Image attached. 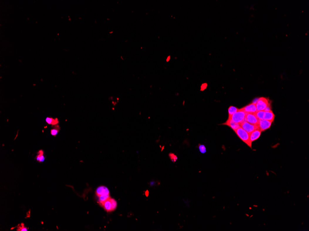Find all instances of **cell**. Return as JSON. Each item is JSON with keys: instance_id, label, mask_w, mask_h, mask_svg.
<instances>
[{"instance_id": "6da1fadb", "label": "cell", "mask_w": 309, "mask_h": 231, "mask_svg": "<svg viewBox=\"0 0 309 231\" xmlns=\"http://www.w3.org/2000/svg\"><path fill=\"white\" fill-rule=\"evenodd\" d=\"M234 131L240 139L252 149V142L250 139L249 133L244 130L241 127Z\"/></svg>"}, {"instance_id": "7a4b0ae2", "label": "cell", "mask_w": 309, "mask_h": 231, "mask_svg": "<svg viewBox=\"0 0 309 231\" xmlns=\"http://www.w3.org/2000/svg\"><path fill=\"white\" fill-rule=\"evenodd\" d=\"M255 115L259 120H265L273 122L275 118V115L272 110L269 111H257L255 113Z\"/></svg>"}, {"instance_id": "3957f363", "label": "cell", "mask_w": 309, "mask_h": 231, "mask_svg": "<svg viewBox=\"0 0 309 231\" xmlns=\"http://www.w3.org/2000/svg\"><path fill=\"white\" fill-rule=\"evenodd\" d=\"M246 113H247L243 110L242 108H241L238 109L237 112H236L233 115H232V116L228 117L231 118L233 121L236 123L240 125L241 124L245 121Z\"/></svg>"}, {"instance_id": "277c9868", "label": "cell", "mask_w": 309, "mask_h": 231, "mask_svg": "<svg viewBox=\"0 0 309 231\" xmlns=\"http://www.w3.org/2000/svg\"><path fill=\"white\" fill-rule=\"evenodd\" d=\"M102 205L106 211H114L117 207V203L114 199L110 198L103 203Z\"/></svg>"}, {"instance_id": "5b68a950", "label": "cell", "mask_w": 309, "mask_h": 231, "mask_svg": "<svg viewBox=\"0 0 309 231\" xmlns=\"http://www.w3.org/2000/svg\"><path fill=\"white\" fill-rule=\"evenodd\" d=\"M269 104V101L267 98L265 97H260L258 98V101L256 104L257 111H263L266 108Z\"/></svg>"}, {"instance_id": "8992f818", "label": "cell", "mask_w": 309, "mask_h": 231, "mask_svg": "<svg viewBox=\"0 0 309 231\" xmlns=\"http://www.w3.org/2000/svg\"><path fill=\"white\" fill-rule=\"evenodd\" d=\"M272 121L265 120H259L257 127L258 129L261 132H264L270 128L272 124Z\"/></svg>"}, {"instance_id": "52a82bcc", "label": "cell", "mask_w": 309, "mask_h": 231, "mask_svg": "<svg viewBox=\"0 0 309 231\" xmlns=\"http://www.w3.org/2000/svg\"><path fill=\"white\" fill-rule=\"evenodd\" d=\"M240 127L249 134L256 129H258L257 125L252 124L246 121L241 124Z\"/></svg>"}, {"instance_id": "ba28073f", "label": "cell", "mask_w": 309, "mask_h": 231, "mask_svg": "<svg viewBox=\"0 0 309 231\" xmlns=\"http://www.w3.org/2000/svg\"><path fill=\"white\" fill-rule=\"evenodd\" d=\"M259 119L257 117L254 113H247L245 116V121L249 122L252 124L258 125Z\"/></svg>"}, {"instance_id": "9c48e42d", "label": "cell", "mask_w": 309, "mask_h": 231, "mask_svg": "<svg viewBox=\"0 0 309 231\" xmlns=\"http://www.w3.org/2000/svg\"><path fill=\"white\" fill-rule=\"evenodd\" d=\"M109 193L110 192L108 189L105 186H101L96 189V195L97 196L109 195Z\"/></svg>"}, {"instance_id": "30bf717a", "label": "cell", "mask_w": 309, "mask_h": 231, "mask_svg": "<svg viewBox=\"0 0 309 231\" xmlns=\"http://www.w3.org/2000/svg\"><path fill=\"white\" fill-rule=\"evenodd\" d=\"M222 125H226L228 126L229 127H231L234 131H235L237 129H238V128L240 127V125L236 123L233 121L231 118H229V117L228 119L227 120V121L224 123L222 124Z\"/></svg>"}, {"instance_id": "8fae6325", "label": "cell", "mask_w": 309, "mask_h": 231, "mask_svg": "<svg viewBox=\"0 0 309 231\" xmlns=\"http://www.w3.org/2000/svg\"><path fill=\"white\" fill-rule=\"evenodd\" d=\"M246 113H255L257 111L256 104L251 103L244 108H242Z\"/></svg>"}, {"instance_id": "7c38bea8", "label": "cell", "mask_w": 309, "mask_h": 231, "mask_svg": "<svg viewBox=\"0 0 309 231\" xmlns=\"http://www.w3.org/2000/svg\"><path fill=\"white\" fill-rule=\"evenodd\" d=\"M261 131H260L259 129H256L249 133V137L251 142H254V141L258 139L261 135Z\"/></svg>"}, {"instance_id": "4fadbf2b", "label": "cell", "mask_w": 309, "mask_h": 231, "mask_svg": "<svg viewBox=\"0 0 309 231\" xmlns=\"http://www.w3.org/2000/svg\"><path fill=\"white\" fill-rule=\"evenodd\" d=\"M45 120L48 124L51 125H57L59 122L58 119H54L53 118H50V117L46 118Z\"/></svg>"}, {"instance_id": "5bb4252c", "label": "cell", "mask_w": 309, "mask_h": 231, "mask_svg": "<svg viewBox=\"0 0 309 231\" xmlns=\"http://www.w3.org/2000/svg\"><path fill=\"white\" fill-rule=\"evenodd\" d=\"M238 108L231 106L228 108L229 117L232 116V115H233L235 113L237 112L238 110Z\"/></svg>"}, {"instance_id": "9a60e30c", "label": "cell", "mask_w": 309, "mask_h": 231, "mask_svg": "<svg viewBox=\"0 0 309 231\" xmlns=\"http://www.w3.org/2000/svg\"><path fill=\"white\" fill-rule=\"evenodd\" d=\"M37 161H39V162H43L45 161V157L44 156V152L43 151H40L38 152L37 156V158H36Z\"/></svg>"}, {"instance_id": "2e32d148", "label": "cell", "mask_w": 309, "mask_h": 231, "mask_svg": "<svg viewBox=\"0 0 309 231\" xmlns=\"http://www.w3.org/2000/svg\"><path fill=\"white\" fill-rule=\"evenodd\" d=\"M98 200L99 204H102L106 200L110 199V195H107L101 196H98Z\"/></svg>"}, {"instance_id": "e0dca14e", "label": "cell", "mask_w": 309, "mask_h": 231, "mask_svg": "<svg viewBox=\"0 0 309 231\" xmlns=\"http://www.w3.org/2000/svg\"><path fill=\"white\" fill-rule=\"evenodd\" d=\"M58 132H59V126L57 125H55V127L51 129L50 133L53 136H56L58 133Z\"/></svg>"}, {"instance_id": "ac0fdd59", "label": "cell", "mask_w": 309, "mask_h": 231, "mask_svg": "<svg viewBox=\"0 0 309 231\" xmlns=\"http://www.w3.org/2000/svg\"><path fill=\"white\" fill-rule=\"evenodd\" d=\"M17 231H28V228L24 226V224L21 223L20 225L18 226Z\"/></svg>"}, {"instance_id": "d6986e66", "label": "cell", "mask_w": 309, "mask_h": 231, "mask_svg": "<svg viewBox=\"0 0 309 231\" xmlns=\"http://www.w3.org/2000/svg\"><path fill=\"white\" fill-rule=\"evenodd\" d=\"M169 157L170 158L171 160L172 161H173L175 162L177 160V157L175 155H174V154H170L169 155Z\"/></svg>"}, {"instance_id": "ffe728a7", "label": "cell", "mask_w": 309, "mask_h": 231, "mask_svg": "<svg viewBox=\"0 0 309 231\" xmlns=\"http://www.w3.org/2000/svg\"><path fill=\"white\" fill-rule=\"evenodd\" d=\"M199 147L200 151L202 153H205L206 152V149H205L204 145H200Z\"/></svg>"}]
</instances>
